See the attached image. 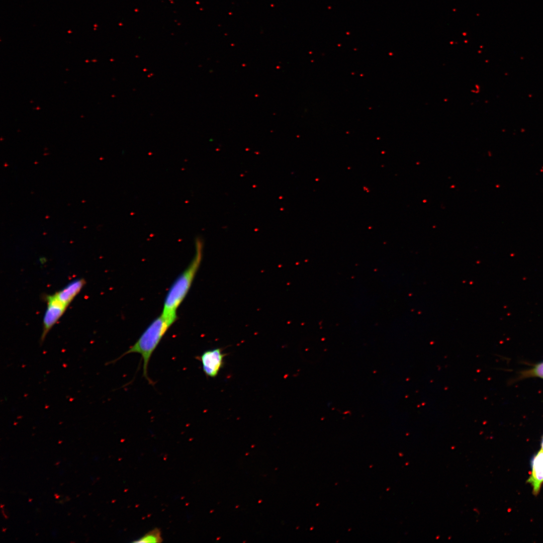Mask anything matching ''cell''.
Wrapping results in <instances>:
<instances>
[{
    "label": "cell",
    "mask_w": 543,
    "mask_h": 543,
    "mask_svg": "<svg viewBox=\"0 0 543 543\" xmlns=\"http://www.w3.org/2000/svg\"><path fill=\"white\" fill-rule=\"evenodd\" d=\"M177 319V317L166 316L161 314L150 323L128 350L108 364L116 362L126 354L138 353L140 354L143 361V375L149 383H152L148 376L150 359L163 336Z\"/></svg>",
    "instance_id": "cell-1"
},
{
    "label": "cell",
    "mask_w": 543,
    "mask_h": 543,
    "mask_svg": "<svg viewBox=\"0 0 543 543\" xmlns=\"http://www.w3.org/2000/svg\"><path fill=\"white\" fill-rule=\"evenodd\" d=\"M203 244L199 238L195 241V253L188 267L177 277L165 296L161 314L177 317V310L187 296L203 257Z\"/></svg>",
    "instance_id": "cell-2"
},
{
    "label": "cell",
    "mask_w": 543,
    "mask_h": 543,
    "mask_svg": "<svg viewBox=\"0 0 543 543\" xmlns=\"http://www.w3.org/2000/svg\"><path fill=\"white\" fill-rule=\"evenodd\" d=\"M47 306L43 319V330L40 337V343L42 344L45 338L61 317L67 308L54 294L47 297Z\"/></svg>",
    "instance_id": "cell-3"
},
{
    "label": "cell",
    "mask_w": 543,
    "mask_h": 543,
    "mask_svg": "<svg viewBox=\"0 0 543 543\" xmlns=\"http://www.w3.org/2000/svg\"><path fill=\"white\" fill-rule=\"evenodd\" d=\"M225 353L220 348L205 351L198 358L200 360L205 374L209 377H216L224 363Z\"/></svg>",
    "instance_id": "cell-4"
},
{
    "label": "cell",
    "mask_w": 543,
    "mask_h": 543,
    "mask_svg": "<svg viewBox=\"0 0 543 543\" xmlns=\"http://www.w3.org/2000/svg\"><path fill=\"white\" fill-rule=\"evenodd\" d=\"M527 482L530 484L534 495L538 494L543 483V450L540 449L531 461V474Z\"/></svg>",
    "instance_id": "cell-5"
},
{
    "label": "cell",
    "mask_w": 543,
    "mask_h": 543,
    "mask_svg": "<svg viewBox=\"0 0 543 543\" xmlns=\"http://www.w3.org/2000/svg\"><path fill=\"white\" fill-rule=\"evenodd\" d=\"M85 283V282L83 279H75L68 283L55 294L63 304L68 307L80 292Z\"/></svg>",
    "instance_id": "cell-6"
},
{
    "label": "cell",
    "mask_w": 543,
    "mask_h": 543,
    "mask_svg": "<svg viewBox=\"0 0 543 543\" xmlns=\"http://www.w3.org/2000/svg\"><path fill=\"white\" fill-rule=\"evenodd\" d=\"M162 541L160 530L155 528L148 531L144 535L137 540L134 541V542L148 543V542H160Z\"/></svg>",
    "instance_id": "cell-7"
},
{
    "label": "cell",
    "mask_w": 543,
    "mask_h": 543,
    "mask_svg": "<svg viewBox=\"0 0 543 543\" xmlns=\"http://www.w3.org/2000/svg\"><path fill=\"white\" fill-rule=\"evenodd\" d=\"M521 378L537 377L543 379V361L538 363L521 374Z\"/></svg>",
    "instance_id": "cell-8"
},
{
    "label": "cell",
    "mask_w": 543,
    "mask_h": 543,
    "mask_svg": "<svg viewBox=\"0 0 543 543\" xmlns=\"http://www.w3.org/2000/svg\"><path fill=\"white\" fill-rule=\"evenodd\" d=\"M541 449L543 450V437L541 442Z\"/></svg>",
    "instance_id": "cell-9"
}]
</instances>
